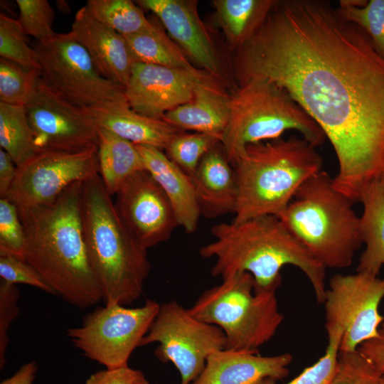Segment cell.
I'll use <instances>...</instances> for the list:
<instances>
[{"mask_svg": "<svg viewBox=\"0 0 384 384\" xmlns=\"http://www.w3.org/2000/svg\"><path fill=\"white\" fill-rule=\"evenodd\" d=\"M234 68L238 85L267 80L317 123L337 158L339 192L356 203L384 179V59L330 1H277Z\"/></svg>", "mask_w": 384, "mask_h": 384, "instance_id": "6da1fadb", "label": "cell"}, {"mask_svg": "<svg viewBox=\"0 0 384 384\" xmlns=\"http://www.w3.org/2000/svg\"><path fill=\"white\" fill-rule=\"evenodd\" d=\"M83 182L73 183L49 204L18 209L26 235L24 260L36 269L55 295L81 309L102 300L84 238Z\"/></svg>", "mask_w": 384, "mask_h": 384, "instance_id": "7a4b0ae2", "label": "cell"}, {"mask_svg": "<svg viewBox=\"0 0 384 384\" xmlns=\"http://www.w3.org/2000/svg\"><path fill=\"white\" fill-rule=\"evenodd\" d=\"M215 240L200 249L205 258L215 257L211 269L222 279L238 272L250 274L255 292H275L285 265L298 267L309 280L318 303L323 304L326 268L317 262L274 215L240 223H221L211 228Z\"/></svg>", "mask_w": 384, "mask_h": 384, "instance_id": "3957f363", "label": "cell"}, {"mask_svg": "<svg viewBox=\"0 0 384 384\" xmlns=\"http://www.w3.org/2000/svg\"><path fill=\"white\" fill-rule=\"evenodd\" d=\"M99 174L83 182L81 217L86 250L105 304H132L142 294L151 265L121 220Z\"/></svg>", "mask_w": 384, "mask_h": 384, "instance_id": "277c9868", "label": "cell"}, {"mask_svg": "<svg viewBox=\"0 0 384 384\" xmlns=\"http://www.w3.org/2000/svg\"><path fill=\"white\" fill-rule=\"evenodd\" d=\"M238 195L233 222L279 217L300 186L322 171L316 147L292 135L247 145L233 165Z\"/></svg>", "mask_w": 384, "mask_h": 384, "instance_id": "5b68a950", "label": "cell"}, {"mask_svg": "<svg viewBox=\"0 0 384 384\" xmlns=\"http://www.w3.org/2000/svg\"><path fill=\"white\" fill-rule=\"evenodd\" d=\"M354 203L322 170L300 186L279 218L326 269H343L363 243Z\"/></svg>", "mask_w": 384, "mask_h": 384, "instance_id": "8992f818", "label": "cell"}, {"mask_svg": "<svg viewBox=\"0 0 384 384\" xmlns=\"http://www.w3.org/2000/svg\"><path fill=\"white\" fill-rule=\"evenodd\" d=\"M289 130L315 147L326 139L286 90L267 80H251L230 95L229 119L220 143L233 165L247 145L281 138Z\"/></svg>", "mask_w": 384, "mask_h": 384, "instance_id": "52a82bcc", "label": "cell"}, {"mask_svg": "<svg viewBox=\"0 0 384 384\" xmlns=\"http://www.w3.org/2000/svg\"><path fill=\"white\" fill-rule=\"evenodd\" d=\"M188 311L223 331L225 349L256 353L284 319L275 292H255L254 279L247 272L222 279L221 284L204 291Z\"/></svg>", "mask_w": 384, "mask_h": 384, "instance_id": "ba28073f", "label": "cell"}, {"mask_svg": "<svg viewBox=\"0 0 384 384\" xmlns=\"http://www.w3.org/2000/svg\"><path fill=\"white\" fill-rule=\"evenodd\" d=\"M40 75L53 91L82 109L128 102L124 87L102 76L70 31L36 42Z\"/></svg>", "mask_w": 384, "mask_h": 384, "instance_id": "9c48e42d", "label": "cell"}, {"mask_svg": "<svg viewBox=\"0 0 384 384\" xmlns=\"http://www.w3.org/2000/svg\"><path fill=\"white\" fill-rule=\"evenodd\" d=\"M159 308L151 299L138 307L105 304L87 314L80 326L68 329L66 336L83 356L105 368L126 367Z\"/></svg>", "mask_w": 384, "mask_h": 384, "instance_id": "30bf717a", "label": "cell"}, {"mask_svg": "<svg viewBox=\"0 0 384 384\" xmlns=\"http://www.w3.org/2000/svg\"><path fill=\"white\" fill-rule=\"evenodd\" d=\"M152 343H159L156 357L178 370L180 384H191L204 369L208 358L225 348V338L219 327L195 318L188 309L171 301L160 305L140 347Z\"/></svg>", "mask_w": 384, "mask_h": 384, "instance_id": "8fae6325", "label": "cell"}, {"mask_svg": "<svg viewBox=\"0 0 384 384\" xmlns=\"http://www.w3.org/2000/svg\"><path fill=\"white\" fill-rule=\"evenodd\" d=\"M384 298V278L365 272L334 275L324 302L326 330L343 332L339 351L356 350L378 336L384 317L379 306Z\"/></svg>", "mask_w": 384, "mask_h": 384, "instance_id": "7c38bea8", "label": "cell"}, {"mask_svg": "<svg viewBox=\"0 0 384 384\" xmlns=\"http://www.w3.org/2000/svg\"><path fill=\"white\" fill-rule=\"evenodd\" d=\"M16 167L6 198L18 209L32 208L50 203L73 183L99 174L98 149L96 146L77 152L41 150Z\"/></svg>", "mask_w": 384, "mask_h": 384, "instance_id": "4fadbf2b", "label": "cell"}, {"mask_svg": "<svg viewBox=\"0 0 384 384\" xmlns=\"http://www.w3.org/2000/svg\"><path fill=\"white\" fill-rule=\"evenodd\" d=\"M40 151H84L97 146V126L84 109L67 101L39 80L25 106Z\"/></svg>", "mask_w": 384, "mask_h": 384, "instance_id": "5bb4252c", "label": "cell"}, {"mask_svg": "<svg viewBox=\"0 0 384 384\" xmlns=\"http://www.w3.org/2000/svg\"><path fill=\"white\" fill-rule=\"evenodd\" d=\"M116 195L121 220L146 250L169 240L178 225L169 198L146 170L129 176Z\"/></svg>", "mask_w": 384, "mask_h": 384, "instance_id": "9a60e30c", "label": "cell"}, {"mask_svg": "<svg viewBox=\"0 0 384 384\" xmlns=\"http://www.w3.org/2000/svg\"><path fill=\"white\" fill-rule=\"evenodd\" d=\"M211 76L188 70L136 62L124 87L130 107L137 113L162 119L164 115L189 102L196 86Z\"/></svg>", "mask_w": 384, "mask_h": 384, "instance_id": "2e32d148", "label": "cell"}, {"mask_svg": "<svg viewBox=\"0 0 384 384\" xmlns=\"http://www.w3.org/2000/svg\"><path fill=\"white\" fill-rule=\"evenodd\" d=\"M142 9L154 13L171 38L206 73L218 81L221 65L214 43L201 19L196 1L140 0Z\"/></svg>", "mask_w": 384, "mask_h": 384, "instance_id": "e0dca14e", "label": "cell"}, {"mask_svg": "<svg viewBox=\"0 0 384 384\" xmlns=\"http://www.w3.org/2000/svg\"><path fill=\"white\" fill-rule=\"evenodd\" d=\"M289 353L263 356L256 352L220 349L207 359L199 376L191 384H265L282 380L289 373Z\"/></svg>", "mask_w": 384, "mask_h": 384, "instance_id": "ac0fdd59", "label": "cell"}, {"mask_svg": "<svg viewBox=\"0 0 384 384\" xmlns=\"http://www.w3.org/2000/svg\"><path fill=\"white\" fill-rule=\"evenodd\" d=\"M70 32L105 78L125 87L134 63L124 37L97 21L86 6L75 14Z\"/></svg>", "mask_w": 384, "mask_h": 384, "instance_id": "d6986e66", "label": "cell"}, {"mask_svg": "<svg viewBox=\"0 0 384 384\" xmlns=\"http://www.w3.org/2000/svg\"><path fill=\"white\" fill-rule=\"evenodd\" d=\"M215 80L210 76L201 81L189 102L166 112L162 119L181 131L209 134L220 142L229 119L230 95Z\"/></svg>", "mask_w": 384, "mask_h": 384, "instance_id": "ffe728a7", "label": "cell"}, {"mask_svg": "<svg viewBox=\"0 0 384 384\" xmlns=\"http://www.w3.org/2000/svg\"><path fill=\"white\" fill-rule=\"evenodd\" d=\"M191 178L201 215L214 218L235 212L236 176L220 143L203 157Z\"/></svg>", "mask_w": 384, "mask_h": 384, "instance_id": "44dd1931", "label": "cell"}, {"mask_svg": "<svg viewBox=\"0 0 384 384\" xmlns=\"http://www.w3.org/2000/svg\"><path fill=\"white\" fill-rule=\"evenodd\" d=\"M146 167L169 198L177 222L188 233H193L201 215L191 178L161 149L135 144Z\"/></svg>", "mask_w": 384, "mask_h": 384, "instance_id": "7402d4cb", "label": "cell"}, {"mask_svg": "<svg viewBox=\"0 0 384 384\" xmlns=\"http://www.w3.org/2000/svg\"><path fill=\"white\" fill-rule=\"evenodd\" d=\"M84 110L98 127L134 144L165 149L171 139L182 132L163 119L137 113L128 102L111 103Z\"/></svg>", "mask_w": 384, "mask_h": 384, "instance_id": "603a6c76", "label": "cell"}, {"mask_svg": "<svg viewBox=\"0 0 384 384\" xmlns=\"http://www.w3.org/2000/svg\"><path fill=\"white\" fill-rule=\"evenodd\" d=\"M360 230L366 248L356 272L378 276L384 265V179L369 184L361 193Z\"/></svg>", "mask_w": 384, "mask_h": 384, "instance_id": "cb8c5ba5", "label": "cell"}, {"mask_svg": "<svg viewBox=\"0 0 384 384\" xmlns=\"http://www.w3.org/2000/svg\"><path fill=\"white\" fill-rule=\"evenodd\" d=\"M99 174L111 194H116L132 174L146 170L144 160L132 142L97 127Z\"/></svg>", "mask_w": 384, "mask_h": 384, "instance_id": "d4e9b609", "label": "cell"}, {"mask_svg": "<svg viewBox=\"0 0 384 384\" xmlns=\"http://www.w3.org/2000/svg\"><path fill=\"white\" fill-rule=\"evenodd\" d=\"M276 0H215L217 18L229 43L237 50L258 30Z\"/></svg>", "mask_w": 384, "mask_h": 384, "instance_id": "484cf974", "label": "cell"}, {"mask_svg": "<svg viewBox=\"0 0 384 384\" xmlns=\"http://www.w3.org/2000/svg\"><path fill=\"white\" fill-rule=\"evenodd\" d=\"M135 62L166 67L196 69L185 53L156 22L147 29L124 36Z\"/></svg>", "mask_w": 384, "mask_h": 384, "instance_id": "4316f807", "label": "cell"}, {"mask_svg": "<svg viewBox=\"0 0 384 384\" xmlns=\"http://www.w3.org/2000/svg\"><path fill=\"white\" fill-rule=\"evenodd\" d=\"M0 146L16 166L23 165L40 151L25 106L0 102Z\"/></svg>", "mask_w": 384, "mask_h": 384, "instance_id": "83f0119b", "label": "cell"}, {"mask_svg": "<svg viewBox=\"0 0 384 384\" xmlns=\"http://www.w3.org/2000/svg\"><path fill=\"white\" fill-rule=\"evenodd\" d=\"M85 6L97 21L123 36L141 32L152 25L142 8L130 0H88Z\"/></svg>", "mask_w": 384, "mask_h": 384, "instance_id": "f1b7e54d", "label": "cell"}, {"mask_svg": "<svg viewBox=\"0 0 384 384\" xmlns=\"http://www.w3.org/2000/svg\"><path fill=\"white\" fill-rule=\"evenodd\" d=\"M40 72L0 58V102L26 106L34 96Z\"/></svg>", "mask_w": 384, "mask_h": 384, "instance_id": "f546056e", "label": "cell"}, {"mask_svg": "<svg viewBox=\"0 0 384 384\" xmlns=\"http://www.w3.org/2000/svg\"><path fill=\"white\" fill-rule=\"evenodd\" d=\"M337 9L366 32L384 59V0H341Z\"/></svg>", "mask_w": 384, "mask_h": 384, "instance_id": "4dcf8cb0", "label": "cell"}, {"mask_svg": "<svg viewBox=\"0 0 384 384\" xmlns=\"http://www.w3.org/2000/svg\"><path fill=\"white\" fill-rule=\"evenodd\" d=\"M220 140L203 133L186 134L181 132L169 142L165 150L166 156L191 177L203 157Z\"/></svg>", "mask_w": 384, "mask_h": 384, "instance_id": "1f68e13d", "label": "cell"}, {"mask_svg": "<svg viewBox=\"0 0 384 384\" xmlns=\"http://www.w3.org/2000/svg\"><path fill=\"white\" fill-rule=\"evenodd\" d=\"M18 20L4 14L0 15V55L22 66L39 70L36 50Z\"/></svg>", "mask_w": 384, "mask_h": 384, "instance_id": "d6a6232c", "label": "cell"}, {"mask_svg": "<svg viewBox=\"0 0 384 384\" xmlns=\"http://www.w3.org/2000/svg\"><path fill=\"white\" fill-rule=\"evenodd\" d=\"M382 374L358 349L339 351L331 384H380Z\"/></svg>", "mask_w": 384, "mask_h": 384, "instance_id": "836d02e7", "label": "cell"}, {"mask_svg": "<svg viewBox=\"0 0 384 384\" xmlns=\"http://www.w3.org/2000/svg\"><path fill=\"white\" fill-rule=\"evenodd\" d=\"M18 22L26 36L41 41L52 38L55 11L47 0H16Z\"/></svg>", "mask_w": 384, "mask_h": 384, "instance_id": "e575fe53", "label": "cell"}, {"mask_svg": "<svg viewBox=\"0 0 384 384\" xmlns=\"http://www.w3.org/2000/svg\"><path fill=\"white\" fill-rule=\"evenodd\" d=\"M25 245V231L17 206L7 198H0V256L24 260Z\"/></svg>", "mask_w": 384, "mask_h": 384, "instance_id": "d590c367", "label": "cell"}, {"mask_svg": "<svg viewBox=\"0 0 384 384\" xmlns=\"http://www.w3.org/2000/svg\"><path fill=\"white\" fill-rule=\"evenodd\" d=\"M343 334L327 332L328 345L324 354L313 365L287 383L268 381L265 384H331L335 373Z\"/></svg>", "mask_w": 384, "mask_h": 384, "instance_id": "8d00e7d4", "label": "cell"}, {"mask_svg": "<svg viewBox=\"0 0 384 384\" xmlns=\"http://www.w3.org/2000/svg\"><path fill=\"white\" fill-rule=\"evenodd\" d=\"M0 277L11 284H27L55 295L34 267L26 261L11 255L0 256Z\"/></svg>", "mask_w": 384, "mask_h": 384, "instance_id": "74e56055", "label": "cell"}, {"mask_svg": "<svg viewBox=\"0 0 384 384\" xmlns=\"http://www.w3.org/2000/svg\"><path fill=\"white\" fill-rule=\"evenodd\" d=\"M20 292L16 284L0 282V368L6 364V353L9 343V330L19 314L18 302Z\"/></svg>", "mask_w": 384, "mask_h": 384, "instance_id": "f35d334b", "label": "cell"}, {"mask_svg": "<svg viewBox=\"0 0 384 384\" xmlns=\"http://www.w3.org/2000/svg\"><path fill=\"white\" fill-rule=\"evenodd\" d=\"M83 384H149L143 372L126 366L96 372Z\"/></svg>", "mask_w": 384, "mask_h": 384, "instance_id": "ab89813d", "label": "cell"}, {"mask_svg": "<svg viewBox=\"0 0 384 384\" xmlns=\"http://www.w3.org/2000/svg\"><path fill=\"white\" fill-rule=\"evenodd\" d=\"M357 349L384 373V331L380 329L378 336L366 341Z\"/></svg>", "mask_w": 384, "mask_h": 384, "instance_id": "60d3db41", "label": "cell"}, {"mask_svg": "<svg viewBox=\"0 0 384 384\" xmlns=\"http://www.w3.org/2000/svg\"><path fill=\"white\" fill-rule=\"evenodd\" d=\"M17 167L11 157L0 149V197L6 198L14 181Z\"/></svg>", "mask_w": 384, "mask_h": 384, "instance_id": "b9f144b4", "label": "cell"}, {"mask_svg": "<svg viewBox=\"0 0 384 384\" xmlns=\"http://www.w3.org/2000/svg\"><path fill=\"white\" fill-rule=\"evenodd\" d=\"M37 370V363L31 361L22 365L14 375L2 380L0 384H32Z\"/></svg>", "mask_w": 384, "mask_h": 384, "instance_id": "7bdbcfd3", "label": "cell"}, {"mask_svg": "<svg viewBox=\"0 0 384 384\" xmlns=\"http://www.w3.org/2000/svg\"><path fill=\"white\" fill-rule=\"evenodd\" d=\"M380 384H384V373L382 374L380 378Z\"/></svg>", "mask_w": 384, "mask_h": 384, "instance_id": "ee69618b", "label": "cell"}, {"mask_svg": "<svg viewBox=\"0 0 384 384\" xmlns=\"http://www.w3.org/2000/svg\"><path fill=\"white\" fill-rule=\"evenodd\" d=\"M380 329H382L383 331H384V321H383L381 326H380Z\"/></svg>", "mask_w": 384, "mask_h": 384, "instance_id": "f6af8a7d", "label": "cell"}]
</instances>
